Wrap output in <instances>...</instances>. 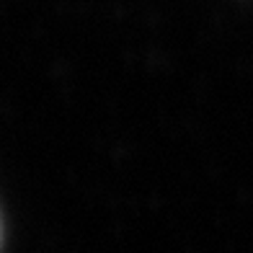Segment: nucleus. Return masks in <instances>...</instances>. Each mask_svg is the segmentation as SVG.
Instances as JSON below:
<instances>
[{
    "label": "nucleus",
    "instance_id": "obj_1",
    "mask_svg": "<svg viewBox=\"0 0 253 253\" xmlns=\"http://www.w3.org/2000/svg\"><path fill=\"white\" fill-rule=\"evenodd\" d=\"M0 243H3V225H0Z\"/></svg>",
    "mask_w": 253,
    "mask_h": 253
}]
</instances>
